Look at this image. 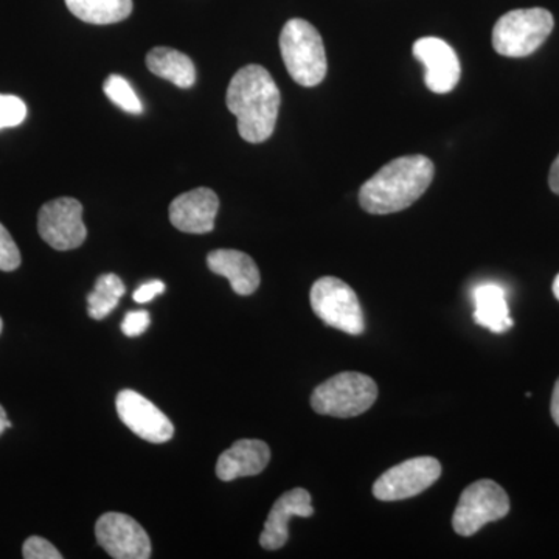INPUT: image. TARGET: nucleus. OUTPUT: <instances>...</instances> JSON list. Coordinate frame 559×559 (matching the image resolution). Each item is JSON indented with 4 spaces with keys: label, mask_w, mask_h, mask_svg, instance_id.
Wrapping results in <instances>:
<instances>
[{
    "label": "nucleus",
    "mask_w": 559,
    "mask_h": 559,
    "mask_svg": "<svg viewBox=\"0 0 559 559\" xmlns=\"http://www.w3.org/2000/svg\"><path fill=\"white\" fill-rule=\"evenodd\" d=\"M123 282L119 275L103 274L95 282L94 290L87 296V312L92 319L102 320L116 310L124 296Z\"/></svg>",
    "instance_id": "aec40b11"
},
{
    "label": "nucleus",
    "mask_w": 559,
    "mask_h": 559,
    "mask_svg": "<svg viewBox=\"0 0 559 559\" xmlns=\"http://www.w3.org/2000/svg\"><path fill=\"white\" fill-rule=\"evenodd\" d=\"M11 428V421L9 418H7V412L3 409L2 406H0V436H2L3 432H5V429Z\"/></svg>",
    "instance_id": "c85d7f7f"
},
{
    "label": "nucleus",
    "mask_w": 559,
    "mask_h": 559,
    "mask_svg": "<svg viewBox=\"0 0 559 559\" xmlns=\"http://www.w3.org/2000/svg\"><path fill=\"white\" fill-rule=\"evenodd\" d=\"M151 323L148 311H130L124 316L123 323H121V331L124 336L139 337L148 330Z\"/></svg>",
    "instance_id": "393cba45"
},
{
    "label": "nucleus",
    "mask_w": 559,
    "mask_h": 559,
    "mask_svg": "<svg viewBox=\"0 0 559 559\" xmlns=\"http://www.w3.org/2000/svg\"><path fill=\"white\" fill-rule=\"evenodd\" d=\"M554 27L555 20L549 10L509 11L492 28V47L502 57H528L546 43Z\"/></svg>",
    "instance_id": "20e7f679"
},
{
    "label": "nucleus",
    "mask_w": 559,
    "mask_h": 559,
    "mask_svg": "<svg viewBox=\"0 0 559 559\" xmlns=\"http://www.w3.org/2000/svg\"><path fill=\"white\" fill-rule=\"evenodd\" d=\"M226 103L246 142L263 143L274 134L282 95L266 69L249 64L238 70L227 87Z\"/></svg>",
    "instance_id": "f257e3e1"
},
{
    "label": "nucleus",
    "mask_w": 559,
    "mask_h": 559,
    "mask_svg": "<svg viewBox=\"0 0 559 559\" xmlns=\"http://www.w3.org/2000/svg\"><path fill=\"white\" fill-rule=\"evenodd\" d=\"M414 57L426 68L425 83L433 94L454 91L462 75L457 53L447 40L419 38L414 44Z\"/></svg>",
    "instance_id": "f8f14e48"
},
{
    "label": "nucleus",
    "mask_w": 559,
    "mask_h": 559,
    "mask_svg": "<svg viewBox=\"0 0 559 559\" xmlns=\"http://www.w3.org/2000/svg\"><path fill=\"white\" fill-rule=\"evenodd\" d=\"M21 266V252L9 230L0 224V271H16Z\"/></svg>",
    "instance_id": "5701e85b"
},
{
    "label": "nucleus",
    "mask_w": 559,
    "mask_h": 559,
    "mask_svg": "<svg viewBox=\"0 0 559 559\" xmlns=\"http://www.w3.org/2000/svg\"><path fill=\"white\" fill-rule=\"evenodd\" d=\"M551 289H554L555 297H557V300L559 301V274L555 277Z\"/></svg>",
    "instance_id": "c756f323"
},
{
    "label": "nucleus",
    "mask_w": 559,
    "mask_h": 559,
    "mask_svg": "<svg viewBox=\"0 0 559 559\" xmlns=\"http://www.w3.org/2000/svg\"><path fill=\"white\" fill-rule=\"evenodd\" d=\"M103 91H105L106 97L124 112L132 114V116L143 112L142 102L123 76L109 75L103 84Z\"/></svg>",
    "instance_id": "412c9836"
},
{
    "label": "nucleus",
    "mask_w": 559,
    "mask_h": 559,
    "mask_svg": "<svg viewBox=\"0 0 559 559\" xmlns=\"http://www.w3.org/2000/svg\"><path fill=\"white\" fill-rule=\"evenodd\" d=\"M207 266L213 274L229 280L231 289L240 296H252L259 289L261 283L259 266L252 257L241 250H213L207 255Z\"/></svg>",
    "instance_id": "dca6fc26"
},
{
    "label": "nucleus",
    "mask_w": 559,
    "mask_h": 559,
    "mask_svg": "<svg viewBox=\"0 0 559 559\" xmlns=\"http://www.w3.org/2000/svg\"><path fill=\"white\" fill-rule=\"evenodd\" d=\"M436 167L421 154L399 157L371 176L359 190L360 207L371 215H390L415 204L432 183Z\"/></svg>",
    "instance_id": "f03ea898"
},
{
    "label": "nucleus",
    "mask_w": 559,
    "mask_h": 559,
    "mask_svg": "<svg viewBox=\"0 0 559 559\" xmlns=\"http://www.w3.org/2000/svg\"><path fill=\"white\" fill-rule=\"evenodd\" d=\"M271 460V450L261 440H238L219 455L216 463V476L223 481L238 477L259 476L266 469Z\"/></svg>",
    "instance_id": "2eb2a0df"
},
{
    "label": "nucleus",
    "mask_w": 559,
    "mask_h": 559,
    "mask_svg": "<svg viewBox=\"0 0 559 559\" xmlns=\"http://www.w3.org/2000/svg\"><path fill=\"white\" fill-rule=\"evenodd\" d=\"M218 210L219 200L215 191L201 187L180 194L171 202L170 221L176 229L186 234H209L215 229Z\"/></svg>",
    "instance_id": "ddd939ff"
},
{
    "label": "nucleus",
    "mask_w": 559,
    "mask_h": 559,
    "mask_svg": "<svg viewBox=\"0 0 559 559\" xmlns=\"http://www.w3.org/2000/svg\"><path fill=\"white\" fill-rule=\"evenodd\" d=\"M73 16L87 24L109 25L127 20L132 0H66Z\"/></svg>",
    "instance_id": "6ab92c4d"
},
{
    "label": "nucleus",
    "mask_w": 559,
    "mask_h": 559,
    "mask_svg": "<svg viewBox=\"0 0 559 559\" xmlns=\"http://www.w3.org/2000/svg\"><path fill=\"white\" fill-rule=\"evenodd\" d=\"M510 513V498L495 480L471 484L460 496L452 516V527L460 536H473L489 522L500 521Z\"/></svg>",
    "instance_id": "0eeeda50"
},
{
    "label": "nucleus",
    "mask_w": 559,
    "mask_h": 559,
    "mask_svg": "<svg viewBox=\"0 0 559 559\" xmlns=\"http://www.w3.org/2000/svg\"><path fill=\"white\" fill-rule=\"evenodd\" d=\"M441 476V463L433 457H415L393 466L374 481L373 496L382 502L415 498Z\"/></svg>",
    "instance_id": "6e6552de"
},
{
    "label": "nucleus",
    "mask_w": 559,
    "mask_h": 559,
    "mask_svg": "<svg viewBox=\"0 0 559 559\" xmlns=\"http://www.w3.org/2000/svg\"><path fill=\"white\" fill-rule=\"evenodd\" d=\"M312 514L314 509L307 489L294 488L280 496L264 522V530L260 536L261 547L266 550L282 549L289 539V521L294 516L311 518Z\"/></svg>",
    "instance_id": "4468645a"
},
{
    "label": "nucleus",
    "mask_w": 559,
    "mask_h": 559,
    "mask_svg": "<svg viewBox=\"0 0 559 559\" xmlns=\"http://www.w3.org/2000/svg\"><path fill=\"white\" fill-rule=\"evenodd\" d=\"M377 399V382L358 371H344L316 388L311 406L320 415L353 418L369 411Z\"/></svg>",
    "instance_id": "39448f33"
},
{
    "label": "nucleus",
    "mask_w": 559,
    "mask_h": 559,
    "mask_svg": "<svg viewBox=\"0 0 559 559\" xmlns=\"http://www.w3.org/2000/svg\"><path fill=\"white\" fill-rule=\"evenodd\" d=\"M27 117V106L16 95H0V130L20 127Z\"/></svg>",
    "instance_id": "4be33fe9"
},
{
    "label": "nucleus",
    "mask_w": 559,
    "mask_h": 559,
    "mask_svg": "<svg viewBox=\"0 0 559 559\" xmlns=\"http://www.w3.org/2000/svg\"><path fill=\"white\" fill-rule=\"evenodd\" d=\"M312 311L331 329L359 336L366 330L364 312L355 290L337 277H322L312 285Z\"/></svg>",
    "instance_id": "423d86ee"
},
{
    "label": "nucleus",
    "mask_w": 559,
    "mask_h": 559,
    "mask_svg": "<svg viewBox=\"0 0 559 559\" xmlns=\"http://www.w3.org/2000/svg\"><path fill=\"white\" fill-rule=\"evenodd\" d=\"M146 66L154 75L170 81L180 90H190L197 83V68L186 53L168 47H156L146 55Z\"/></svg>",
    "instance_id": "a211bd4d"
},
{
    "label": "nucleus",
    "mask_w": 559,
    "mask_h": 559,
    "mask_svg": "<svg viewBox=\"0 0 559 559\" xmlns=\"http://www.w3.org/2000/svg\"><path fill=\"white\" fill-rule=\"evenodd\" d=\"M551 418L559 426V378L557 384H555L554 396H551Z\"/></svg>",
    "instance_id": "cd10ccee"
},
{
    "label": "nucleus",
    "mask_w": 559,
    "mask_h": 559,
    "mask_svg": "<svg viewBox=\"0 0 559 559\" xmlns=\"http://www.w3.org/2000/svg\"><path fill=\"white\" fill-rule=\"evenodd\" d=\"M165 293V283L160 280H151L148 283H143L134 290L132 299L138 304H148V301L156 299L157 296Z\"/></svg>",
    "instance_id": "a878e982"
},
{
    "label": "nucleus",
    "mask_w": 559,
    "mask_h": 559,
    "mask_svg": "<svg viewBox=\"0 0 559 559\" xmlns=\"http://www.w3.org/2000/svg\"><path fill=\"white\" fill-rule=\"evenodd\" d=\"M280 51L290 79L304 87L322 83L329 70L325 46L314 25L305 20H290L280 35Z\"/></svg>",
    "instance_id": "7ed1b4c3"
},
{
    "label": "nucleus",
    "mask_w": 559,
    "mask_h": 559,
    "mask_svg": "<svg viewBox=\"0 0 559 559\" xmlns=\"http://www.w3.org/2000/svg\"><path fill=\"white\" fill-rule=\"evenodd\" d=\"M40 238L57 250L80 248L87 238L83 223V205L73 198H58L39 210Z\"/></svg>",
    "instance_id": "1a4fd4ad"
},
{
    "label": "nucleus",
    "mask_w": 559,
    "mask_h": 559,
    "mask_svg": "<svg viewBox=\"0 0 559 559\" xmlns=\"http://www.w3.org/2000/svg\"><path fill=\"white\" fill-rule=\"evenodd\" d=\"M474 322L491 333L502 334L514 325L506 290L498 283H484L473 290Z\"/></svg>",
    "instance_id": "f3484780"
},
{
    "label": "nucleus",
    "mask_w": 559,
    "mask_h": 559,
    "mask_svg": "<svg viewBox=\"0 0 559 559\" xmlns=\"http://www.w3.org/2000/svg\"><path fill=\"white\" fill-rule=\"evenodd\" d=\"M95 536L110 558H151L148 533L128 514L116 513V511L103 514L95 524Z\"/></svg>",
    "instance_id": "9d476101"
},
{
    "label": "nucleus",
    "mask_w": 559,
    "mask_h": 559,
    "mask_svg": "<svg viewBox=\"0 0 559 559\" xmlns=\"http://www.w3.org/2000/svg\"><path fill=\"white\" fill-rule=\"evenodd\" d=\"M549 186L551 191L559 197V156L555 159L550 168Z\"/></svg>",
    "instance_id": "bb28decb"
},
{
    "label": "nucleus",
    "mask_w": 559,
    "mask_h": 559,
    "mask_svg": "<svg viewBox=\"0 0 559 559\" xmlns=\"http://www.w3.org/2000/svg\"><path fill=\"white\" fill-rule=\"evenodd\" d=\"M2 329H3V322H2V319H0V334H2Z\"/></svg>",
    "instance_id": "7c9ffc66"
},
{
    "label": "nucleus",
    "mask_w": 559,
    "mask_h": 559,
    "mask_svg": "<svg viewBox=\"0 0 559 559\" xmlns=\"http://www.w3.org/2000/svg\"><path fill=\"white\" fill-rule=\"evenodd\" d=\"M117 414L135 436L150 443H167L175 436L170 418L148 399L134 392L121 390L116 400Z\"/></svg>",
    "instance_id": "9b49d317"
},
{
    "label": "nucleus",
    "mask_w": 559,
    "mask_h": 559,
    "mask_svg": "<svg viewBox=\"0 0 559 559\" xmlns=\"http://www.w3.org/2000/svg\"><path fill=\"white\" fill-rule=\"evenodd\" d=\"M22 557L25 559H61L62 555L49 540L40 536H31L22 547Z\"/></svg>",
    "instance_id": "b1692460"
}]
</instances>
